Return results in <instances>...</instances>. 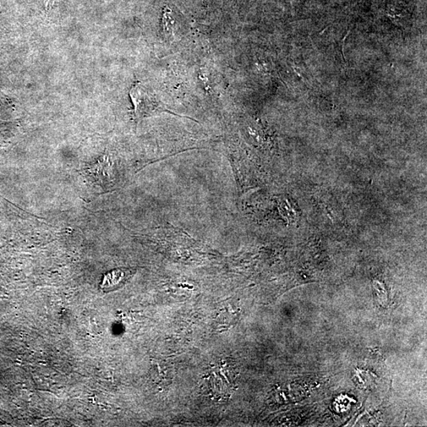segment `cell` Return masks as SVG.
Masks as SVG:
<instances>
[{
  "mask_svg": "<svg viewBox=\"0 0 427 427\" xmlns=\"http://www.w3.org/2000/svg\"><path fill=\"white\" fill-rule=\"evenodd\" d=\"M130 96L134 103L135 117L138 120L157 112L169 113L162 103L140 84H136L131 90Z\"/></svg>",
  "mask_w": 427,
  "mask_h": 427,
  "instance_id": "6da1fadb",
  "label": "cell"
},
{
  "mask_svg": "<svg viewBox=\"0 0 427 427\" xmlns=\"http://www.w3.org/2000/svg\"><path fill=\"white\" fill-rule=\"evenodd\" d=\"M133 273L129 269H116L106 274L102 279L101 287L104 292L114 291L129 281Z\"/></svg>",
  "mask_w": 427,
  "mask_h": 427,
  "instance_id": "7a4b0ae2",
  "label": "cell"
},
{
  "mask_svg": "<svg viewBox=\"0 0 427 427\" xmlns=\"http://www.w3.org/2000/svg\"><path fill=\"white\" fill-rule=\"evenodd\" d=\"M91 173L101 184L111 183L112 180L111 164L106 160L97 162L94 168H91Z\"/></svg>",
  "mask_w": 427,
  "mask_h": 427,
  "instance_id": "3957f363",
  "label": "cell"
}]
</instances>
